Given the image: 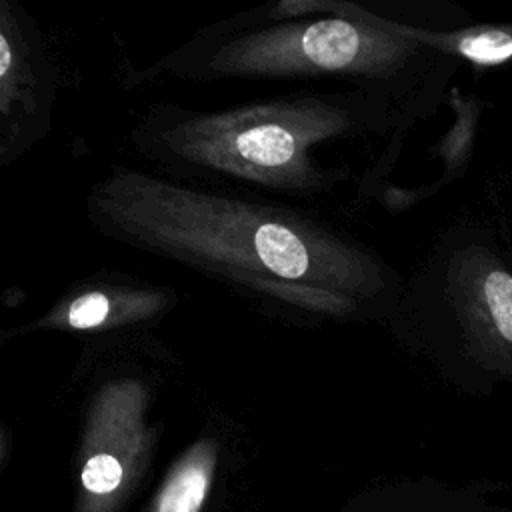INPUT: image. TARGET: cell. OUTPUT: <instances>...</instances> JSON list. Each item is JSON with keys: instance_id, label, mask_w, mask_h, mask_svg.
I'll return each instance as SVG.
<instances>
[{"instance_id": "6da1fadb", "label": "cell", "mask_w": 512, "mask_h": 512, "mask_svg": "<svg viewBox=\"0 0 512 512\" xmlns=\"http://www.w3.org/2000/svg\"><path fill=\"white\" fill-rule=\"evenodd\" d=\"M440 300L452 370L486 390L512 384V258L492 230L476 226L456 242Z\"/></svg>"}, {"instance_id": "3957f363", "label": "cell", "mask_w": 512, "mask_h": 512, "mask_svg": "<svg viewBox=\"0 0 512 512\" xmlns=\"http://www.w3.org/2000/svg\"><path fill=\"white\" fill-rule=\"evenodd\" d=\"M234 150L244 160L258 166H278L292 160L296 150L294 136L280 126H254L234 138Z\"/></svg>"}, {"instance_id": "7a4b0ae2", "label": "cell", "mask_w": 512, "mask_h": 512, "mask_svg": "<svg viewBox=\"0 0 512 512\" xmlns=\"http://www.w3.org/2000/svg\"><path fill=\"white\" fill-rule=\"evenodd\" d=\"M436 50L476 66L512 64V24H480L456 32H408Z\"/></svg>"}, {"instance_id": "5b68a950", "label": "cell", "mask_w": 512, "mask_h": 512, "mask_svg": "<svg viewBox=\"0 0 512 512\" xmlns=\"http://www.w3.org/2000/svg\"><path fill=\"white\" fill-rule=\"evenodd\" d=\"M122 480V466L110 454H96L88 458L82 468V484L96 494L112 492Z\"/></svg>"}, {"instance_id": "8992f818", "label": "cell", "mask_w": 512, "mask_h": 512, "mask_svg": "<svg viewBox=\"0 0 512 512\" xmlns=\"http://www.w3.org/2000/svg\"><path fill=\"white\" fill-rule=\"evenodd\" d=\"M110 312V300L102 292H88L76 298L68 310V324L72 328H92L106 320Z\"/></svg>"}, {"instance_id": "277c9868", "label": "cell", "mask_w": 512, "mask_h": 512, "mask_svg": "<svg viewBox=\"0 0 512 512\" xmlns=\"http://www.w3.org/2000/svg\"><path fill=\"white\" fill-rule=\"evenodd\" d=\"M208 490L206 470L200 466L182 468L160 496L158 512H198Z\"/></svg>"}]
</instances>
